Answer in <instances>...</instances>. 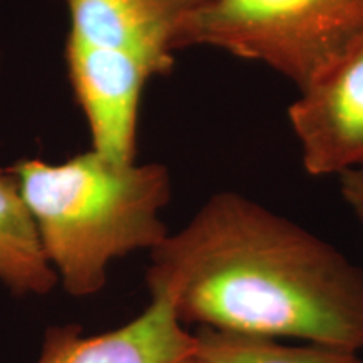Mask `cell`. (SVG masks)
<instances>
[{
	"label": "cell",
	"instance_id": "1",
	"mask_svg": "<svg viewBox=\"0 0 363 363\" xmlns=\"http://www.w3.org/2000/svg\"><path fill=\"white\" fill-rule=\"evenodd\" d=\"M150 296L185 326L363 350V269L238 192L212 195L150 251Z\"/></svg>",
	"mask_w": 363,
	"mask_h": 363
},
{
	"label": "cell",
	"instance_id": "2",
	"mask_svg": "<svg viewBox=\"0 0 363 363\" xmlns=\"http://www.w3.org/2000/svg\"><path fill=\"white\" fill-rule=\"evenodd\" d=\"M7 172L59 283L74 298L99 293L113 261L153 251L170 234L160 214L170 202L172 180L160 163L118 165L89 150L52 165L21 160Z\"/></svg>",
	"mask_w": 363,
	"mask_h": 363
},
{
	"label": "cell",
	"instance_id": "3",
	"mask_svg": "<svg viewBox=\"0 0 363 363\" xmlns=\"http://www.w3.org/2000/svg\"><path fill=\"white\" fill-rule=\"evenodd\" d=\"M362 39L363 0H212L177 22L172 48L220 49L303 91Z\"/></svg>",
	"mask_w": 363,
	"mask_h": 363
},
{
	"label": "cell",
	"instance_id": "4",
	"mask_svg": "<svg viewBox=\"0 0 363 363\" xmlns=\"http://www.w3.org/2000/svg\"><path fill=\"white\" fill-rule=\"evenodd\" d=\"M288 120L310 175H342L363 165V39L299 91Z\"/></svg>",
	"mask_w": 363,
	"mask_h": 363
},
{
	"label": "cell",
	"instance_id": "5",
	"mask_svg": "<svg viewBox=\"0 0 363 363\" xmlns=\"http://www.w3.org/2000/svg\"><path fill=\"white\" fill-rule=\"evenodd\" d=\"M66 61L94 152L118 165L136 158L140 96L155 69L133 54L67 38Z\"/></svg>",
	"mask_w": 363,
	"mask_h": 363
},
{
	"label": "cell",
	"instance_id": "6",
	"mask_svg": "<svg viewBox=\"0 0 363 363\" xmlns=\"http://www.w3.org/2000/svg\"><path fill=\"white\" fill-rule=\"evenodd\" d=\"M195 353V335L163 298L150 296L138 316L120 328L86 335L78 325L44 333L35 363H180Z\"/></svg>",
	"mask_w": 363,
	"mask_h": 363
},
{
	"label": "cell",
	"instance_id": "7",
	"mask_svg": "<svg viewBox=\"0 0 363 363\" xmlns=\"http://www.w3.org/2000/svg\"><path fill=\"white\" fill-rule=\"evenodd\" d=\"M71 39L140 57L157 76L174 67V24L145 0H67Z\"/></svg>",
	"mask_w": 363,
	"mask_h": 363
},
{
	"label": "cell",
	"instance_id": "8",
	"mask_svg": "<svg viewBox=\"0 0 363 363\" xmlns=\"http://www.w3.org/2000/svg\"><path fill=\"white\" fill-rule=\"evenodd\" d=\"M0 281L17 296H44L59 283L19 185L7 170H0Z\"/></svg>",
	"mask_w": 363,
	"mask_h": 363
},
{
	"label": "cell",
	"instance_id": "9",
	"mask_svg": "<svg viewBox=\"0 0 363 363\" xmlns=\"http://www.w3.org/2000/svg\"><path fill=\"white\" fill-rule=\"evenodd\" d=\"M195 357L203 363H363L357 352L323 345H288L281 340L197 328Z\"/></svg>",
	"mask_w": 363,
	"mask_h": 363
},
{
	"label": "cell",
	"instance_id": "10",
	"mask_svg": "<svg viewBox=\"0 0 363 363\" xmlns=\"http://www.w3.org/2000/svg\"><path fill=\"white\" fill-rule=\"evenodd\" d=\"M338 182L345 203L363 229V165L338 175Z\"/></svg>",
	"mask_w": 363,
	"mask_h": 363
},
{
	"label": "cell",
	"instance_id": "11",
	"mask_svg": "<svg viewBox=\"0 0 363 363\" xmlns=\"http://www.w3.org/2000/svg\"><path fill=\"white\" fill-rule=\"evenodd\" d=\"M145 2L150 4L157 12H160L165 19H169L175 26L182 17L207 6L212 0H145Z\"/></svg>",
	"mask_w": 363,
	"mask_h": 363
},
{
	"label": "cell",
	"instance_id": "12",
	"mask_svg": "<svg viewBox=\"0 0 363 363\" xmlns=\"http://www.w3.org/2000/svg\"><path fill=\"white\" fill-rule=\"evenodd\" d=\"M180 363H203L202 360H199L197 357H195V353L190 358H187V360H184V362H180Z\"/></svg>",
	"mask_w": 363,
	"mask_h": 363
}]
</instances>
